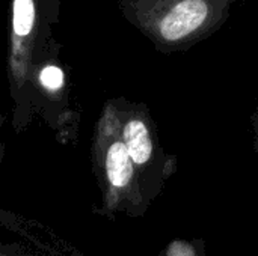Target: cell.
<instances>
[{
    "label": "cell",
    "mask_w": 258,
    "mask_h": 256,
    "mask_svg": "<svg viewBox=\"0 0 258 256\" xmlns=\"http://www.w3.org/2000/svg\"><path fill=\"white\" fill-rule=\"evenodd\" d=\"M60 8L62 0H9L6 74L17 133L24 131L33 121L30 71L60 44L53 36V26L60 23Z\"/></svg>",
    "instance_id": "cell-1"
},
{
    "label": "cell",
    "mask_w": 258,
    "mask_h": 256,
    "mask_svg": "<svg viewBox=\"0 0 258 256\" xmlns=\"http://www.w3.org/2000/svg\"><path fill=\"white\" fill-rule=\"evenodd\" d=\"M128 24L163 54L187 51L215 35L236 0H116Z\"/></svg>",
    "instance_id": "cell-2"
},
{
    "label": "cell",
    "mask_w": 258,
    "mask_h": 256,
    "mask_svg": "<svg viewBox=\"0 0 258 256\" xmlns=\"http://www.w3.org/2000/svg\"><path fill=\"white\" fill-rule=\"evenodd\" d=\"M92 170L101 195L94 211L113 220L118 214L130 219L145 216L151 204L145 199L136 170L121 139L118 116L110 98L104 103L95 122L91 145Z\"/></svg>",
    "instance_id": "cell-3"
},
{
    "label": "cell",
    "mask_w": 258,
    "mask_h": 256,
    "mask_svg": "<svg viewBox=\"0 0 258 256\" xmlns=\"http://www.w3.org/2000/svg\"><path fill=\"white\" fill-rule=\"evenodd\" d=\"M110 101L142 193L153 204L177 172V157L168 154L160 145L157 125L144 103H133L124 97L110 98Z\"/></svg>",
    "instance_id": "cell-4"
},
{
    "label": "cell",
    "mask_w": 258,
    "mask_h": 256,
    "mask_svg": "<svg viewBox=\"0 0 258 256\" xmlns=\"http://www.w3.org/2000/svg\"><path fill=\"white\" fill-rule=\"evenodd\" d=\"M159 256H206V244L203 238L172 240Z\"/></svg>",
    "instance_id": "cell-5"
},
{
    "label": "cell",
    "mask_w": 258,
    "mask_h": 256,
    "mask_svg": "<svg viewBox=\"0 0 258 256\" xmlns=\"http://www.w3.org/2000/svg\"><path fill=\"white\" fill-rule=\"evenodd\" d=\"M0 256H35L27 253L18 243H5L0 240Z\"/></svg>",
    "instance_id": "cell-6"
},
{
    "label": "cell",
    "mask_w": 258,
    "mask_h": 256,
    "mask_svg": "<svg viewBox=\"0 0 258 256\" xmlns=\"http://www.w3.org/2000/svg\"><path fill=\"white\" fill-rule=\"evenodd\" d=\"M251 121H252V128H254V149H255L258 155V100L257 106H255V112H254Z\"/></svg>",
    "instance_id": "cell-7"
},
{
    "label": "cell",
    "mask_w": 258,
    "mask_h": 256,
    "mask_svg": "<svg viewBox=\"0 0 258 256\" xmlns=\"http://www.w3.org/2000/svg\"><path fill=\"white\" fill-rule=\"evenodd\" d=\"M5 122H6V116L0 113V128L5 125ZM5 154H6V146H5V142H3L2 134H0V164H2L3 160H5Z\"/></svg>",
    "instance_id": "cell-8"
}]
</instances>
